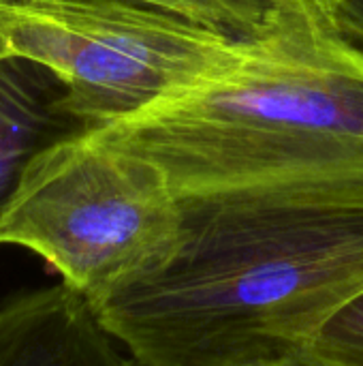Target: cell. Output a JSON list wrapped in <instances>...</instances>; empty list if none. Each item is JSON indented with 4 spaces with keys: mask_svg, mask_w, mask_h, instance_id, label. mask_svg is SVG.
Wrapping results in <instances>:
<instances>
[{
    "mask_svg": "<svg viewBox=\"0 0 363 366\" xmlns=\"http://www.w3.org/2000/svg\"><path fill=\"white\" fill-rule=\"evenodd\" d=\"M64 283L0 300V366H141Z\"/></svg>",
    "mask_w": 363,
    "mask_h": 366,
    "instance_id": "5",
    "label": "cell"
},
{
    "mask_svg": "<svg viewBox=\"0 0 363 366\" xmlns=\"http://www.w3.org/2000/svg\"><path fill=\"white\" fill-rule=\"evenodd\" d=\"M4 51H6V49H4V47H2V43H0V56H2Z\"/></svg>",
    "mask_w": 363,
    "mask_h": 366,
    "instance_id": "11",
    "label": "cell"
},
{
    "mask_svg": "<svg viewBox=\"0 0 363 366\" xmlns=\"http://www.w3.org/2000/svg\"><path fill=\"white\" fill-rule=\"evenodd\" d=\"M188 19L233 41H261L308 15L325 11L323 0H131Z\"/></svg>",
    "mask_w": 363,
    "mask_h": 366,
    "instance_id": "7",
    "label": "cell"
},
{
    "mask_svg": "<svg viewBox=\"0 0 363 366\" xmlns=\"http://www.w3.org/2000/svg\"><path fill=\"white\" fill-rule=\"evenodd\" d=\"M334 28L363 49V0H323Z\"/></svg>",
    "mask_w": 363,
    "mask_h": 366,
    "instance_id": "9",
    "label": "cell"
},
{
    "mask_svg": "<svg viewBox=\"0 0 363 366\" xmlns=\"http://www.w3.org/2000/svg\"><path fill=\"white\" fill-rule=\"evenodd\" d=\"M92 129L154 163L175 195L363 180V49L321 11Z\"/></svg>",
    "mask_w": 363,
    "mask_h": 366,
    "instance_id": "2",
    "label": "cell"
},
{
    "mask_svg": "<svg viewBox=\"0 0 363 366\" xmlns=\"http://www.w3.org/2000/svg\"><path fill=\"white\" fill-rule=\"evenodd\" d=\"M178 199L167 259L88 302L141 366H244L312 347L363 292V180Z\"/></svg>",
    "mask_w": 363,
    "mask_h": 366,
    "instance_id": "1",
    "label": "cell"
},
{
    "mask_svg": "<svg viewBox=\"0 0 363 366\" xmlns=\"http://www.w3.org/2000/svg\"><path fill=\"white\" fill-rule=\"evenodd\" d=\"M312 347L336 366H363V292L321 328Z\"/></svg>",
    "mask_w": 363,
    "mask_h": 366,
    "instance_id": "8",
    "label": "cell"
},
{
    "mask_svg": "<svg viewBox=\"0 0 363 366\" xmlns=\"http://www.w3.org/2000/svg\"><path fill=\"white\" fill-rule=\"evenodd\" d=\"M244 366H336L329 362L327 358H323L315 347H304L291 354H285L280 358H272V360H263V362H252V365Z\"/></svg>",
    "mask_w": 363,
    "mask_h": 366,
    "instance_id": "10",
    "label": "cell"
},
{
    "mask_svg": "<svg viewBox=\"0 0 363 366\" xmlns=\"http://www.w3.org/2000/svg\"><path fill=\"white\" fill-rule=\"evenodd\" d=\"M178 227L180 199L165 174L83 129L30 165L0 244L36 253L90 302L167 259Z\"/></svg>",
    "mask_w": 363,
    "mask_h": 366,
    "instance_id": "3",
    "label": "cell"
},
{
    "mask_svg": "<svg viewBox=\"0 0 363 366\" xmlns=\"http://www.w3.org/2000/svg\"><path fill=\"white\" fill-rule=\"evenodd\" d=\"M0 43L56 75L86 129L143 112L246 45L131 0H0Z\"/></svg>",
    "mask_w": 363,
    "mask_h": 366,
    "instance_id": "4",
    "label": "cell"
},
{
    "mask_svg": "<svg viewBox=\"0 0 363 366\" xmlns=\"http://www.w3.org/2000/svg\"><path fill=\"white\" fill-rule=\"evenodd\" d=\"M66 90L43 64L0 56V223L41 152L86 127L64 109Z\"/></svg>",
    "mask_w": 363,
    "mask_h": 366,
    "instance_id": "6",
    "label": "cell"
}]
</instances>
